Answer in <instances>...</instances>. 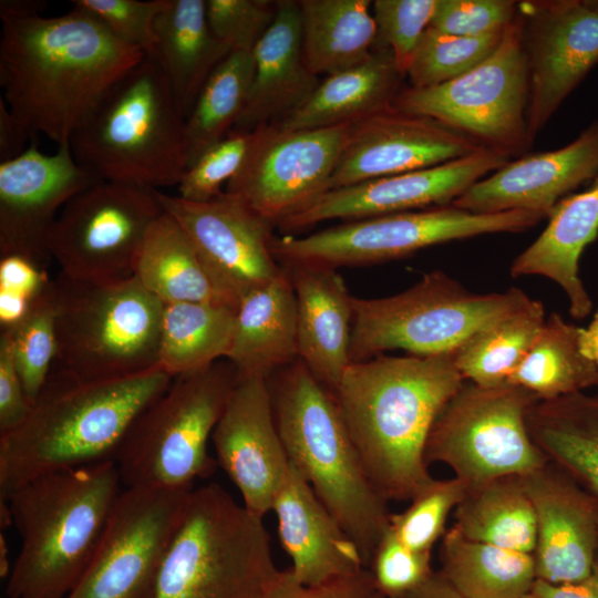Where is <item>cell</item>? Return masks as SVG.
Masks as SVG:
<instances>
[{"instance_id": "cell-1", "label": "cell", "mask_w": 598, "mask_h": 598, "mask_svg": "<svg viewBox=\"0 0 598 598\" xmlns=\"http://www.w3.org/2000/svg\"><path fill=\"white\" fill-rule=\"evenodd\" d=\"M39 0L0 1V86L32 140L70 143L109 90L145 56L91 11L58 17Z\"/></svg>"}, {"instance_id": "cell-2", "label": "cell", "mask_w": 598, "mask_h": 598, "mask_svg": "<svg viewBox=\"0 0 598 598\" xmlns=\"http://www.w3.org/2000/svg\"><path fill=\"white\" fill-rule=\"evenodd\" d=\"M465 383L454 353L380 354L351 362L332 391L361 463L386 501H410L433 477L431 429Z\"/></svg>"}, {"instance_id": "cell-3", "label": "cell", "mask_w": 598, "mask_h": 598, "mask_svg": "<svg viewBox=\"0 0 598 598\" xmlns=\"http://www.w3.org/2000/svg\"><path fill=\"white\" fill-rule=\"evenodd\" d=\"M159 367L91 381L53 365L24 422L0 435V498L45 473L114 461L140 414L171 384Z\"/></svg>"}, {"instance_id": "cell-4", "label": "cell", "mask_w": 598, "mask_h": 598, "mask_svg": "<svg viewBox=\"0 0 598 598\" xmlns=\"http://www.w3.org/2000/svg\"><path fill=\"white\" fill-rule=\"evenodd\" d=\"M114 461L54 471L4 501L21 546L8 598H65L94 556L123 492Z\"/></svg>"}, {"instance_id": "cell-5", "label": "cell", "mask_w": 598, "mask_h": 598, "mask_svg": "<svg viewBox=\"0 0 598 598\" xmlns=\"http://www.w3.org/2000/svg\"><path fill=\"white\" fill-rule=\"evenodd\" d=\"M276 425L290 462L357 544L365 566L390 526L332 392L299 359L268 379Z\"/></svg>"}, {"instance_id": "cell-6", "label": "cell", "mask_w": 598, "mask_h": 598, "mask_svg": "<svg viewBox=\"0 0 598 598\" xmlns=\"http://www.w3.org/2000/svg\"><path fill=\"white\" fill-rule=\"evenodd\" d=\"M186 120L150 56L127 71L70 141L76 162L100 181L159 190L187 169Z\"/></svg>"}, {"instance_id": "cell-7", "label": "cell", "mask_w": 598, "mask_h": 598, "mask_svg": "<svg viewBox=\"0 0 598 598\" xmlns=\"http://www.w3.org/2000/svg\"><path fill=\"white\" fill-rule=\"evenodd\" d=\"M280 573L262 518L210 483L188 494L154 598H265Z\"/></svg>"}, {"instance_id": "cell-8", "label": "cell", "mask_w": 598, "mask_h": 598, "mask_svg": "<svg viewBox=\"0 0 598 598\" xmlns=\"http://www.w3.org/2000/svg\"><path fill=\"white\" fill-rule=\"evenodd\" d=\"M54 364L91 381L158 367L164 302L135 277L91 281L61 272L53 279Z\"/></svg>"}, {"instance_id": "cell-9", "label": "cell", "mask_w": 598, "mask_h": 598, "mask_svg": "<svg viewBox=\"0 0 598 598\" xmlns=\"http://www.w3.org/2000/svg\"><path fill=\"white\" fill-rule=\"evenodd\" d=\"M237 379L227 359L173 378L135 420L114 456L125 488L192 491L196 480L210 476L217 462L207 444Z\"/></svg>"}, {"instance_id": "cell-10", "label": "cell", "mask_w": 598, "mask_h": 598, "mask_svg": "<svg viewBox=\"0 0 598 598\" xmlns=\"http://www.w3.org/2000/svg\"><path fill=\"white\" fill-rule=\"evenodd\" d=\"M520 288L475 293L441 270L430 271L409 289L383 298L351 297V362L385 351L435 355L456 350L481 329L524 306Z\"/></svg>"}, {"instance_id": "cell-11", "label": "cell", "mask_w": 598, "mask_h": 598, "mask_svg": "<svg viewBox=\"0 0 598 598\" xmlns=\"http://www.w3.org/2000/svg\"><path fill=\"white\" fill-rule=\"evenodd\" d=\"M529 74L519 11L485 60L466 73L429 87L406 86L392 106L431 117L481 146L519 157L530 147Z\"/></svg>"}, {"instance_id": "cell-12", "label": "cell", "mask_w": 598, "mask_h": 598, "mask_svg": "<svg viewBox=\"0 0 598 598\" xmlns=\"http://www.w3.org/2000/svg\"><path fill=\"white\" fill-rule=\"evenodd\" d=\"M545 218L533 210L474 214L450 204L350 220L306 237L274 236L270 248L282 266H368L453 240L525 231Z\"/></svg>"}, {"instance_id": "cell-13", "label": "cell", "mask_w": 598, "mask_h": 598, "mask_svg": "<svg viewBox=\"0 0 598 598\" xmlns=\"http://www.w3.org/2000/svg\"><path fill=\"white\" fill-rule=\"evenodd\" d=\"M538 401L512 383H464L431 429L426 464L447 465L468 487L544 467L548 461L527 429V416Z\"/></svg>"}, {"instance_id": "cell-14", "label": "cell", "mask_w": 598, "mask_h": 598, "mask_svg": "<svg viewBox=\"0 0 598 598\" xmlns=\"http://www.w3.org/2000/svg\"><path fill=\"white\" fill-rule=\"evenodd\" d=\"M164 212L156 189L97 181L58 215L49 236L52 260L73 279L132 277L144 240Z\"/></svg>"}, {"instance_id": "cell-15", "label": "cell", "mask_w": 598, "mask_h": 598, "mask_svg": "<svg viewBox=\"0 0 598 598\" xmlns=\"http://www.w3.org/2000/svg\"><path fill=\"white\" fill-rule=\"evenodd\" d=\"M189 492L124 488L94 556L65 598H154Z\"/></svg>"}, {"instance_id": "cell-16", "label": "cell", "mask_w": 598, "mask_h": 598, "mask_svg": "<svg viewBox=\"0 0 598 598\" xmlns=\"http://www.w3.org/2000/svg\"><path fill=\"white\" fill-rule=\"evenodd\" d=\"M353 123L285 130L268 124L254 131L250 150L225 192L279 225L328 190Z\"/></svg>"}, {"instance_id": "cell-17", "label": "cell", "mask_w": 598, "mask_h": 598, "mask_svg": "<svg viewBox=\"0 0 598 598\" xmlns=\"http://www.w3.org/2000/svg\"><path fill=\"white\" fill-rule=\"evenodd\" d=\"M166 213L190 238L217 293L237 309L240 300L282 270L270 248L274 224L239 196L223 192L208 202H188L157 190Z\"/></svg>"}, {"instance_id": "cell-18", "label": "cell", "mask_w": 598, "mask_h": 598, "mask_svg": "<svg viewBox=\"0 0 598 598\" xmlns=\"http://www.w3.org/2000/svg\"><path fill=\"white\" fill-rule=\"evenodd\" d=\"M529 74L533 144L563 102L598 64V0L518 1Z\"/></svg>"}, {"instance_id": "cell-19", "label": "cell", "mask_w": 598, "mask_h": 598, "mask_svg": "<svg viewBox=\"0 0 598 598\" xmlns=\"http://www.w3.org/2000/svg\"><path fill=\"white\" fill-rule=\"evenodd\" d=\"M73 156L70 143L45 154L32 140L19 156L0 163V257L21 256L48 268L49 236L76 194L97 182Z\"/></svg>"}, {"instance_id": "cell-20", "label": "cell", "mask_w": 598, "mask_h": 598, "mask_svg": "<svg viewBox=\"0 0 598 598\" xmlns=\"http://www.w3.org/2000/svg\"><path fill=\"white\" fill-rule=\"evenodd\" d=\"M509 161L506 154L483 147L436 166L330 189L278 226L290 231L331 219L350 221L450 205Z\"/></svg>"}, {"instance_id": "cell-21", "label": "cell", "mask_w": 598, "mask_h": 598, "mask_svg": "<svg viewBox=\"0 0 598 598\" xmlns=\"http://www.w3.org/2000/svg\"><path fill=\"white\" fill-rule=\"evenodd\" d=\"M212 441L217 465L238 488L245 508L264 518L290 468L268 380L238 377Z\"/></svg>"}, {"instance_id": "cell-22", "label": "cell", "mask_w": 598, "mask_h": 598, "mask_svg": "<svg viewBox=\"0 0 598 598\" xmlns=\"http://www.w3.org/2000/svg\"><path fill=\"white\" fill-rule=\"evenodd\" d=\"M483 148L468 136L392 105L352 124L328 190L436 166Z\"/></svg>"}, {"instance_id": "cell-23", "label": "cell", "mask_w": 598, "mask_h": 598, "mask_svg": "<svg viewBox=\"0 0 598 598\" xmlns=\"http://www.w3.org/2000/svg\"><path fill=\"white\" fill-rule=\"evenodd\" d=\"M519 481L536 517L537 579L568 584L586 578L598 558V498L549 462Z\"/></svg>"}, {"instance_id": "cell-24", "label": "cell", "mask_w": 598, "mask_h": 598, "mask_svg": "<svg viewBox=\"0 0 598 598\" xmlns=\"http://www.w3.org/2000/svg\"><path fill=\"white\" fill-rule=\"evenodd\" d=\"M598 175V120L565 146L524 154L480 179L452 204L474 214L533 210L547 215Z\"/></svg>"}, {"instance_id": "cell-25", "label": "cell", "mask_w": 598, "mask_h": 598, "mask_svg": "<svg viewBox=\"0 0 598 598\" xmlns=\"http://www.w3.org/2000/svg\"><path fill=\"white\" fill-rule=\"evenodd\" d=\"M271 511L292 561L290 571L303 586L316 587L367 567L357 544L291 462Z\"/></svg>"}, {"instance_id": "cell-26", "label": "cell", "mask_w": 598, "mask_h": 598, "mask_svg": "<svg viewBox=\"0 0 598 598\" xmlns=\"http://www.w3.org/2000/svg\"><path fill=\"white\" fill-rule=\"evenodd\" d=\"M255 74L234 130L254 132L302 106L320 84L303 56L298 1L280 0L276 18L252 51Z\"/></svg>"}, {"instance_id": "cell-27", "label": "cell", "mask_w": 598, "mask_h": 598, "mask_svg": "<svg viewBox=\"0 0 598 598\" xmlns=\"http://www.w3.org/2000/svg\"><path fill=\"white\" fill-rule=\"evenodd\" d=\"M283 267L296 296L298 359L332 392L351 363L352 296L336 269Z\"/></svg>"}, {"instance_id": "cell-28", "label": "cell", "mask_w": 598, "mask_h": 598, "mask_svg": "<svg viewBox=\"0 0 598 598\" xmlns=\"http://www.w3.org/2000/svg\"><path fill=\"white\" fill-rule=\"evenodd\" d=\"M547 219L540 235L512 261L511 276L553 280L565 292L570 316L585 319L592 300L579 276V259L598 237V175L582 192L563 198Z\"/></svg>"}, {"instance_id": "cell-29", "label": "cell", "mask_w": 598, "mask_h": 598, "mask_svg": "<svg viewBox=\"0 0 598 598\" xmlns=\"http://www.w3.org/2000/svg\"><path fill=\"white\" fill-rule=\"evenodd\" d=\"M226 359L238 377L266 380L298 359L296 296L283 266L275 279L238 303Z\"/></svg>"}, {"instance_id": "cell-30", "label": "cell", "mask_w": 598, "mask_h": 598, "mask_svg": "<svg viewBox=\"0 0 598 598\" xmlns=\"http://www.w3.org/2000/svg\"><path fill=\"white\" fill-rule=\"evenodd\" d=\"M152 58L185 120L216 68L233 52L210 30L206 0H165Z\"/></svg>"}, {"instance_id": "cell-31", "label": "cell", "mask_w": 598, "mask_h": 598, "mask_svg": "<svg viewBox=\"0 0 598 598\" xmlns=\"http://www.w3.org/2000/svg\"><path fill=\"white\" fill-rule=\"evenodd\" d=\"M404 78L391 50L373 51L363 63L327 76L302 106L274 124L297 131L354 123L391 106Z\"/></svg>"}, {"instance_id": "cell-32", "label": "cell", "mask_w": 598, "mask_h": 598, "mask_svg": "<svg viewBox=\"0 0 598 598\" xmlns=\"http://www.w3.org/2000/svg\"><path fill=\"white\" fill-rule=\"evenodd\" d=\"M527 429L549 463L598 498V394L538 401Z\"/></svg>"}, {"instance_id": "cell-33", "label": "cell", "mask_w": 598, "mask_h": 598, "mask_svg": "<svg viewBox=\"0 0 598 598\" xmlns=\"http://www.w3.org/2000/svg\"><path fill=\"white\" fill-rule=\"evenodd\" d=\"M302 50L309 70L327 76L372 54L375 23L370 0H299Z\"/></svg>"}, {"instance_id": "cell-34", "label": "cell", "mask_w": 598, "mask_h": 598, "mask_svg": "<svg viewBox=\"0 0 598 598\" xmlns=\"http://www.w3.org/2000/svg\"><path fill=\"white\" fill-rule=\"evenodd\" d=\"M441 575L465 598H519L537 579L534 554L502 548L445 530Z\"/></svg>"}, {"instance_id": "cell-35", "label": "cell", "mask_w": 598, "mask_h": 598, "mask_svg": "<svg viewBox=\"0 0 598 598\" xmlns=\"http://www.w3.org/2000/svg\"><path fill=\"white\" fill-rule=\"evenodd\" d=\"M134 276L164 303L227 305L213 286L190 238L166 212L151 227Z\"/></svg>"}, {"instance_id": "cell-36", "label": "cell", "mask_w": 598, "mask_h": 598, "mask_svg": "<svg viewBox=\"0 0 598 598\" xmlns=\"http://www.w3.org/2000/svg\"><path fill=\"white\" fill-rule=\"evenodd\" d=\"M236 309L221 303H164L158 367L172 378L202 371L226 359Z\"/></svg>"}, {"instance_id": "cell-37", "label": "cell", "mask_w": 598, "mask_h": 598, "mask_svg": "<svg viewBox=\"0 0 598 598\" xmlns=\"http://www.w3.org/2000/svg\"><path fill=\"white\" fill-rule=\"evenodd\" d=\"M455 527L464 537L534 554L536 517L519 477H503L467 488L454 509Z\"/></svg>"}, {"instance_id": "cell-38", "label": "cell", "mask_w": 598, "mask_h": 598, "mask_svg": "<svg viewBox=\"0 0 598 598\" xmlns=\"http://www.w3.org/2000/svg\"><path fill=\"white\" fill-rule=\"evenodd\" d=\"M580 327L553 312L530 344L508 383L553 400L598 385V367L579 349Z\"/></svg>"}, {"instance_id": "cell-39", "label": "cell", "mask_w": 598, "mask_h": 598, "mask_svg": "<svg viewBox=\"0 0 598 598\" xmlns=\"http://www.w3.org/2000/svg\"><path fill=\"white\" fill-rule=\"evenodd\" d=\"M544 306H524L475 332L453 351L464 380L483 386L508 383L545 322Z\"/></svg>"}, {"instance_id": "cell-40", "label": "cell", "mask_w": 598, "mask_h": 598, "mask_svg": "<svg viewBox=\"0 0 598 598\" xmlns=\"http://www.w3.org/2000/svg\"><path fill=\"white\" fill-rule=\"evenodd\" d=\"M255 74L252 52L233 51L216 68L186 118L187 168L235 127Z\"/></svg>"}, {"instance_id": "cell-41", "label": "cell", "mask_w": 598, "mask_h": 598, "mask_svg": "<svg viewBox=\"0 0 598 598\" xmlns=\"http://www.w3.org/2000/svg\"><path fill=\"white\" fill-rule=\"evenodd\" d=\"M504 32L462 37L429 27L406 72L409 86H434L466 73L493 53Z\"/></svg>"}, {"instance_id": "cell-42", "label": "cell", "mask_w": 598, "mask_h": 598, "mask_svg": "<svg viewBox=\"0 0 598 598\" xmlns=\"http://www.w3.org/2000/svg\"><path fill=\"white\" fill-rule=\"evenodd\" d=\"M11 334L13 355L25 394L32 404L44 386L56 353L53 280L32 303Z\"/></svg>"}, {"instance_id": "cell-43", "label": "cell", "mask_w": 598, "mask_h": 598, "mask_svg": "<svg viewBox=\"0 0 598 598\" xmlns=\"http://www.w3.org/2000/svg\"><path fill=\"white\" fill-rule=\"evenodd\" d=\"M467 484L453 477L432 480L400 513H391L390 529L405 546L417 551L431 553L443 537L450 513L462 502Z\"/></svg>"}, {"instance_id": "cell-44", "label": "cell", "mask_w": 598, "mask_h": 598, "mask_svg": "<svg viewBox=\"0 0 598 598\" xmlns=\"http://www.w3.org/2000/svg\"><path fill=\"white\" fill-rule=\"evenodd\" d=\"M436 0H375L373 51L391 50L399 71L406 78L424 31L429 28Z\"/></svg>"}, {"instance_id": "cell-45", "label": "cell", "mask_w": 598, "mask_h": 598, "mask_svg": "<svg viewBox=\"0 0 598 598\" xmlns=\"http://www.w3.org/2000/svg\"><path fill=\"white\" fill-rule=\"evenodd\" d=\"M254 132L233 130L225 138L209 147L189 166L177 188L179 197L188 202H208L224 190L223 185L238 173L250 150Z\"/></svg>"}, {"instance_id": "cell-46", "label": "cell", "mask_w": 598, "mask_h": 598, "mask_svg": "<svg viewBox=\"0 0 598 598\" xmlns=\"http://www.w3.org/2000/svg\"><path fill=\"white\" fill-rule=\"evenodd\" d=\"M278 1L206 0L213 33L231 51L252 52L272 24Z\"/></svg>"}, {"instance_id": "cell-47", "label": "cell", "mask_w": 598, "mask_h": 598, "mask_svg": "<svg viewBox=\"0 0 598 598\" xmlns=\"http://www.w3.org/2000/svg\"><path fill=\"white\" fill-rule=\"evenodd\" d=\"M383 597L401 598L432 574L431 553L409 548L389 529L367 566Z\"/></svg>"}, {"instance_id": "cell-48", "label": "cell", "mask_w": 598, "mask_h": 598, "mask_svg": "<svg viewBox=\"0 0 598 598\" xmlns=\"http://www.w3.org/2000/svg\"><path fill=\"white\" fill-rule=\"evenodd\" d=\"M165 0H72L71 3L94 13L122 43L153 54L156 44L155 21Z\"/></svg>"}, {"instance_id": "cell-49", "label": "cell", "mask_w": 598, "mask_h": 598, "mask_svg": "<svg viewBox=\"0 0 598 598\" xmlns=\"http://www.w3.org/2000/svg\"><path fill=\"white\" fill-rule=\"evenodd\" d=\"M518 1L436 0L430 25L445 33L481 37L505 30L515 19Z\"/></svg>"}, {"instance_id": "cell-50", "label": "cell", "mask_w": 598, "mask_h": 598, "mask_svg": "<svg viewBox=\"0 0 598 598\" xmlns=\"http://www.w3.org/2000/svg\"><path fill=\"white\" fill-rule=\"evenodd\" d=\"M30 409L31 403L16 365L11 334L0 331V435L19 427Z\"/></svg>"}, {"instance_id": "cell-51", "label": "cell", "mask_w": 598, "mask_h": 598, "mask_svg": "<svg viewBox=\"0 0 598 598\" xmlns=\"http://www.w3.org/2000/svg\"><path fill=\"white\" fill-rule=\"evenodd\" d=\"M305 598H384L379 591L368 567L332 579L316 587H308Z\"/></svg>"}, {"instance_id": "cell-52", "label": "cell", "mask_w": 598, "mask_h": 598, "mask_svg": "<svg viewBox=\"0 0 598 598\" xmlns=\"http://www.w3.org/2000/svg\"><path fill=\"white\" fill-rule=\"evenodd\" d=\"M28 141H32L30 133L0 97V163L22 154L28 148Z\"/></svg>"}, {"instance_id": "cell-53", "label": "cell", "mask_w": 598, "mask_h": 598, "mask_svg": "<svg viewBox=\"0 0 598 598\" xmlns=\"http://www.w3.org/2000/svg\"><path fill=\"white\" fill-rule=\"evenodd\" d=\"M532 591L540 598H598V558L586 578L568 584L536 579Z\"/></svg>"}, {"instance_id": "cell-54", "label": "cell", "mask_w": 598, "mask_h": 598, "mask_svg": "<svg viewBox=\"0 0 598 598\" xmlns=\"http://www.w3.org/2000/svg\"><path fill=\"white\" fill-rule=\"evenodd\" d=\"M401 598H465L441 575L433 573L416 588Z\"/></svg>"}, {"instance_id": "cell-55", "label": "cell", "mask_w": 598, "mask_h": 598, "mask_svg": "<svg viewBox=\"0 0 598 598\" xmlns=\"http://www.w3.org/2000/svg\"><path fill=\"white\" fill-rule=\"evenodd\" d=\"M308 587L300 584L289 570H281L279 578L265 598H305Z\"/></svg>"}, {"instance_id": "cell-56", "label": "cell", "mask_w": 598, "mask_h": 598, "mask_svg": "<svg viewBox=\"0 0 598 598\" xmlns=\"http://www.w3.org/2000/svg\"><path fill=\"white\" fill-rule=\"evenodd\" d=\"M579 349L584 357L598 367V308L588 327L579 329Z\"/></svg>"}, {"instance_id": "cell-57", "label": "cell", "mask_w": 598, "mask_h": 598, "mask_svg": "<svg viewBox=\"0 0 598 598\" xmlns=\"http://www.w3.org/2000/svg\"><path fill=\"white\" fill-rule=\"evenodd\" d=\"M519 598H540L538 597L536 594H534L533 591L519 597Z\"/></svg>"}]
</instances>
